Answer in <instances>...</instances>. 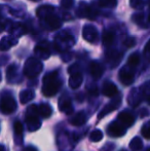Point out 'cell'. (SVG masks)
Here are the masks:
<instances>
[{
  "label": "cell",
  "mask_w": 150,
  "mask_h": 151,
  "mask_svg": "<svg viewBox=\"0 0 150 151\" xmlns=\"http://www.w3.org/2000/svg\"><path fill=\"white\" fill-rule=\"evenodd\" d=\"M14 136L18 138H20L22 140V136L24 133V127H23V123L19 120H16L14 123Z\"/></svg>",
  "instance_id": "28"
},
{
  "label": "cell",
  "mask_w": 150,
  "mask_h": 151,
  "mask_svg": "<svg viewBox=\"0 0 150 151\" xmlns=\"http://www.w3.org/2000/svg\"><path fill=\"white\" fill-rule=\"evenodd\" d=\"M140 91L142 93L143 98L150 104V81L143 84L140 88Z\"/></svg>",
  "instance_id": "30"
},
{
  "label": "cell",
  "mask_w": 150,
  "mask_h": 151,
  "mask_svg": "<svg viewBox=\"0 0 150 151\" xmlns=\"http://www.w3.org/2000/svg\"><path fill=\"white\" fill-rule=\"evenodd\" d=\"M27 114L29 115H39V110H38V106L36 105H30L27 109Z\"/></svg>",
  "instance_id": "37"
},
{
  "label": "cell",
  "mask_w": 150,
  "mask_h": 151,
  "mask_svg": "<svg viewBox=\"0 0 150 151\" xmlns=\"http://www.w3.org/2000/svg\"><path fill=\"white\" fill-rule=\"evenodd\" d=\"M59 109L67 114H71L73 112L74 109H73L72 101L68 95L64 93L63 96H61V98L59 99Z\"/></svg>",
  "instance_id": "10"
},
{
  "label": "cell",
  "mask_w": 150,
  "mask_h": 151,
  "mask_svg": "<svg viewBox=\"0 0 150 151\" xmlns=\"http://www.w3.org/2000/svg\"><path fill=\"white\" fill-rule=\"evenodd\" d=\"M0 151H5V148H4V146L0 145Z\"/></svg>",
  "instance_id": "46"
},
{
  "label": "cell",
  "mask_w": 150,
  "mask_h": 151,
  "mask_svg": "<svg viewBox=\"0 0 150 151\" xmlns=\"http://www.w3.org/2000/svg\"><path fill=\"white\" fill-rule=\"evenodd\" d=\"M122 59V52H118L116 50H111L106 52V61L110 65L111 68L115 67L119 64Z\"/></svg>",
  "instance_id": "13"
},
{
  "label": "cell",
  "mask_w": 150,
  "mask_h": 151,
  "mask_svg": "<svg viewBox=\"0 0 150 151\" xmlns=\"http://www.w3.org/2000/svg\"><path fill=\"white\" fill-rule=\"evenodd\" d=\"M35 93L32 90H24L20 93V102L22 104H27L30 101H32Z\"/></svg>",
  "instance_id": "23"
},
{
  "label": "cell",
  "mask_w": 150,
  "mask_h": 151,
  "mask_svg": "<svg viewBox=\"0 0 150 151\" xmlns=\"http://www.w3.org/2000/svg\"><path fill=\"white\" fill-rule=\"evenodd\" d=\"M140 63V55L138 52H134L132 54L128 59V66L132 68H135L136 66H138V64Z\"/></svg>",
  "instance_id": "29"
},
{
  "label": "cell",
  "mask_w": 150,
  "mask_h": 151,
  "mask_svg": "<svg viewBox=\"0 0 150 151\" xmlns=\"http://www.w3.org/2000/svg\"><path fill=\"white\" fill-rule=\"evenodd\" d=\"M75 43V39L69 32H61L55 37V47L58 52H66Z\"/></svg>",
  "instance_id": "2"
},
{
  "label": "cell",
  "mask_w": 150,
  "mask_h": 151,
  "mask_svg": "<svg viewBox=\"0 0 150 151\" xmlns=\"http://www.w3.org/2000/svg\"><path fill=\"white\" fill-rule=\"evenodd\" d=\"M90 141L93 142H99L103 139V133L100 131V129H95L94 132H92L90 136Z\"/></svg>",
  "instance_id": "34"
},
{
  "label": "cell",
  "mask_w": 150,
  "mask_h": 151,
  "mask_svg": "<svg viewBox=\"0 0 150 151\" xmlns=\"http://www.w3.org/2000/svg\"><path fill=\"white\" fill-rule=\"evenodd\" d=\"M142 135H143V137L146 138V139H150V123H147V124L143 125Z\"/></svg>",
  "instance_id": "39"
},
{
  "label": "cell",
  "mask_w": 150,
  "mask_h": 151,
  "mask_svg": "<svg viewBox=\"0 0 150 151\" xmlns=\"http://www.w3.org/2000/svg\"><path fill=\"white\" fill-rule=\"evenodd\" d=\"M130 148L132 151H140L143 148V142L140 137H135L134 139L131 141Z\"/></svg>",
  "instance_id": "27"
},
{
  "label": "cell",
  "mask_w": 150,
  "mask_h": 151,
  "mask_svg": "<svg viewBox=\"0 0 150 151\" xmlns=\"http://www.w3.org/2000/svg\"><path fill=\"white\" fill-rule=\"evenodd\" d=\"M132 20L134 21L136 24L140 25V26L142 27H146V24H145L144 22V14H135L134 16L132 17Z\"/></svg>",
  "instance_id": "33"
},
{
  "label": "cell",
  "mask_w": 150,
  "mask_h": 151,
  "mask_svg": "<svg viewBox=\"0 0 150 151\" xmlns=\"http://www.w3.org/2000/svg\"><path fill=\"white\" fill-rule=\"evenodd\" d=\"M120 103H121V98H120L119 96H117L116 98H114V99L108 104V105L105 106V107L103 108L102 111L99 113L98 118H99V119H101V118H103L105 115H107L108 113H110V112H112V111H114V110H116L118 107H119Z\"/></svg>",
  "instance_id": "11"
},
{
  "label": "cell",
  "mask_w": 150,
  "mask_h": 151,
  "mask_svg": "<svg viewBox=\"0 0 150 151\" xmlns=\"http://www.w3.org/2000/svg\"><path fill=\"white\" fill-rule=\"evenodd\" d=\"M38 110H39V115L42 118H48L52 113V108L47 103H42L40 106H38Z\"/></svg>",
  "instance_id": "24"
},
{
  "label": "cell",
  "mask_w": 150,
  "mask_h": 151,
  "mask_svg": "<svg viewBox=\"0 0 150 151\" xmlns=\"http://www.w3.org/2000/svg\"><path fill=\"white\" fill-rule=\"evenodd\" d=\"M82 37L88 42H96L99 38L98 30L95 26L85 25L82 29Z\"/></svg>",
  "instance_id": "9"
},
{
  "label": "cell",
  "mask_w": 150,
  "mask_h": 151,
  "mask_svg": "<svg viewBox=\"0 0 150 151\" xmlns=\"http://www.w3.org/2000/svg\"><path fill=\"white\" fill-rule=\"evenodd\" d=\"M90 73L94 79H99L104 73V67L99 62L93 61L90 64Z\"/></svg>",
  "instance_id": "16"
},
{
  "label": "cell",
  "mask_w": 150,
  "mask_h": 151,
  "mask_svg": "<svg viewBox=\"0 0 150 151\" xmlns=\"http://www.w3.org/2000/svg\"><path fill=\"white\" fill-rule=\"evenodd\" d=\"M118 121L124 125L126 127H132L135 122V116L128 111H122L118 114Z\"/></svg>",
  "instance_id": "17"
},
{
  "label": "cell",
  "mask_w": 150,
  "mask_h": 151,
  "mask_svg": "<svg viewBox=\"0 0 150 151\" xmlns=\"http://www.w3.org/2000/svg\"><path fill=\"white\" fill-rule=\"evenodd\" d=\"M17 110V102L11 96L6 95L0 99V111L4 114H11Z\"/></svg>",
  "instance_id": "4"
},
{
  "label": "cell",
  "mask_w": 150,
  "mask_h": 151,
  "mask_svg": "<svg viewBox=\"0 0 150 151\" xmlns=\"http://www.w3.org/2000/svg\"><path fill=\"white\" fill-rule=\"evenodd\" d=\"M40 22L43 24L44 28H46L47 30H50V31L58 30V29L62 26V21H61V19L59 18L55 12L48 14L47 17H45V18L42 21H40Z\"/></svg>",
  "instance_id": "5"
},
{
  "label": "cell",
  "mask_w": 150,
  "mask_h": 151,
  "mask_svg": "<svg viewBox=\"0 0 150 151\" xmlns=\"http://www.w3.org/2000/svg\"><path fill=\"white\" fill-rule=\"evenodd\" d=\"M1 79H2V76H1V72H0V81H1Z\"/></svg>",
  "instance_id": "47"
},
{
  "label": "cell",
  "mask_w": 150,
  "mask_h": 151,
  "mask_svg": "<svg viewBox=\"0 0 150 151\" xmlns=\"http://www.w3.org/2000/svg\"><path fill=\"white\" fill-rule=\"evenodd\" d=\"M142 99H143V96H142V93H141L140 88H134V90L131 91L130 95H128V101L131 106L137 107V106L141 103Z\"/></svg>",
  "instance_id": "14"
},
{
  "label": "cell",
  "mask_w": 150,
  "mask_h": 151,
  "mask_svg": "<svg viewBox=\"0 0 150 151\" xmlns=\"http://www.w3.org/2000/svg\"><path fill=\"white\" fill-rule=\"evenodd\" d=\"M102 41L105 46H110L114 41V33L111 31H105L102 36Z\"/></svg>",
  "instance_id": "26"
},
{
  "label": "cell",
  "mask_w": 150,
  "mask_h": 151,
  "mask_svg": "<svg viewBox=\"0 0 150 151\" xmlns=\"http://www.w3.org/2000/svg\"><path fill=\"white\" fill-rule=\"evenodd\" d=\"M19 42L18 37L14 35H8V36H4L1 38L0 40V50L2 52H6L9 48H11L12 46L17 45Z\"/></svg>",
  "instance_id": "12"
},
{
  "label": "cell",
  "mask_w": 150,
  "mask_h": 151,
  "mask_svg": "<svg viewBox=\"0 0 150 151\" xmlns=\"http://www.w3.org/2000/svg\"><path fill=\"white\" fill-rule=\"evenodd\" d=\"M120 151H126V150H120Z\"/></svg>",
  "instance_id": "50"
},
{
  "label": "cell",
  "mask_w": 150,
  "mask_h": 151,
  "mask_svg": "<svg viewBox=\"0 0 150 151\" xmlns=\"http://www.w3.org/2000/svg\"><path fill=\"white\" fill-rule=\"evenodd\" d=\"M126 133V127L119 121H113L107 127V134L110 137L116 138V137H121Z\"/></svg>",
  "instance_id": "7"
},
{
  "label": "cell",
  "mask_w": 150,
  "mask_h": 151,
  "mask_svg": "<svg viewBox=\"0 0 150 151\" xmlns=\"http://www.w3.org/2000/svg\"><path fill=\"white\" fill-rule=\"evenodd\" d=\"M43 70V65L38 58H29L24 65V74L28 78L37 77Z\"/></svg>",
  "instance_id": "3"
},
{
  "label": "cell",
  "mask_w": 150,
  "mask_h": 151,
  "mask_svg": "<svg viewBox=\"0 0 150 151\" xmlns=\"http://www.w3.org/2000/svg\"><path fill=\"white\" fill-rule=\"evenodd\" d=\"M119 80L124 86H131L135 80V74L133 68L130 66L123 67L119 71Z\"/></svg>",
  "instance_id": "8"
},
{
  "label": "cell",
  "mask_w": 150,
  "mask_h": 151,
  "mask_svg": "<svg viewBox=\"0 0 150 151\" xmlns=\"http://www.w3.org/2000/svg\"><path fill=\"white\" fill-rule=\"evenodd\" d=\"M31 1H35V2H37V1H40V0H31Z\"/></svg>",
  "instance_id": "48"
},
{
  "label": "cell",
  "mask_w": 150,
  "mask_h": 151,
  "mask_svg": "<svg viewBox=\"0 0 150 151\" xmlns=\"http://www.w3.org/2000/svg\"><path fill=\"white\" fill-rule=\"evenodd\" d=\"M34 52L36 58L39 60H47L50 57V50L48 46H45L44 44H38L34 48Z\"/></svg>",
  "instance_id": "18"
},
{
  "label": "cell",
  "mask_w": 150,
  "mask_h": 151,
  "mask_svg": "<svg viewBox=\"0 0 150 151\" xmlns=\"http://www.w3.org/2000/svg\"><path fill=\"white\" fill-rule=\"evenodd\" d=\"M88 93H90L92 96H94V97H96V96H98V93H99L98 88H97L96 86H94L92 88H88Z\"/></svg>",
  "instance_id": "42"
},
{
  "label": "cell",
  "mask_w": 150,
  "mask_h": 151,
  "mask_svg": "<svg viewBox=\"0 0 150 151\" xmlns=\"http://www.w3.org/2000/svg\"><path fill=\"white\" fill-rule=\"evenodd\" d=\"M75 0H61V6L64 9H70L74 5Z\"/></svg>",
  "instance_id": "38"
},
{
  "label": "cell",
  "mask_w": 150,
  "mask_h": 151,
  "mask_svg": "<svg viewBox=\"0 0 150 151\" xmlns=\"http://www.w3.org/2000/svg\"><path fill=\"white\" fill-rule=\"evenodd\" d=\"M55 12V7L52 5H48V4H45V5H41L37 8L36 10V16L38 17L40 21L43 20L45 17H47L48 14Z\"/></svg>",
  "instance_id": "21"
},
{
  "label": "cell",
  "mask_w": 150,
  "mask_h": 151,
  "mask_svg": "<svg viewBox=\"0 0 150 151\" xmlns=\"http://www.w3.org/2000/svg\"><path fill=\"white\" fill-rule=\"evenodd\" d=\"M18 75V70H17V66L16 65H10L9 67L6 70V77L7 80L9 82H14V79L17 78Z\"/></svg>",
  "instance_id": "25"
},
{
  "label": "cell",
  "mask_w": 150,
  "mask_h": 151,
  "mask_svg": "<svg viewBox=\"0 0 150 151\" xmlns=\"http://www.w3.org/2000/svg\"><path fill=\"white\" fill-rule=\"evenodd\" d=\"M116 0H99V5L104 8H113L116 6Z\"/></svg>",
  "instance_id": "32"
},
{
  "label": "cell",
  "mask_w": 150,
  "mask_h": 151,
  "mask_svg": "<svg viewBox=\"0 0 150 151\" xmlns=\"http://www.w3.org/2000/svg\"><path fill=\"white\" fill-rule=\"evenodd\" d=\"M82 81H83V76H82L81 72H77V73L70 74V78H69V86L73 90L78 88L81 86Z\"/></svg>",
  "instance_id": "20"
},
{
  "label": "cell",
  "mask_w": 150,
  "mask_h": 151,
  "mask_svg": "<svg viewBox=\"0 0 150 151\" xmlns=\"http://www.w3.org/2000/svg\"><path fill=\"white\" fill-rule=\"evenodd\" d=\"M69 74H73V73H77V72H80V67L78 64H74V65L70 66L68 69Z\"/></svg>",
  "instance_id": "40"
},
{
  "label": "cell",
  "mask_w": 150,
  "mask_h": 151,
  "mask_svg": "<svg viewBox=\"0 0 150 151\" xmlns=\"http://www.w3.org/2000/svg\"><path fill=\"white\" fill-rule=\"evenodd\" d=\"M148 6H149V14H148V23L150 24V0H148Z\"/></svg>",
  "instance_id": "45"
},
{
  "label": "cell",
  "mask_w": 150,
  "mask_h": 151,
  "mask_svg": "<svg viewBox=\"0 0 150 151\" xmlns=\"http://www.w3.org/2000/svg\"><path fill=\"white\" fill-rule=\"evenodd\" d=\"M24 151H38V150L35 147H33V146H27L24 149Z\"/></svg>",
  "instance_id": "43"
},
{
  "label": "cell",
  "mask_w": 150,
  "mask_h": 151,
  "mask_svg": "<svg viewBox=\"0 0 150 151\" xmlns=\"http://www.w3.org/2000/svg\"><path fill=\"white\" fill-rule=\"evenodd\" d=\"M4 29H5V27H4V24L1 22V21H0V32H2V31L4 30Z\"/></svg>",
  "instance_id": "44"
},
{
  "label": "cell",
  "mask_w": 150,
  "mask_h": 151,
  "mask_svg": "<svg viewBox=\"0 0 150 151\" xmlns=\"http://www.w3.org/2000/svg\"><path fill=\"white\" fill-rule=\"evenodd\" d=\"M135 44H136V38L135 37H126L123 41V45L128 48L135 46Z\"/></svg>",
  "instance_id": "36"
},
{
  "label": "cell",
  "mask_w": 150,
  "mask_h": 151,
  "mask_svg": "<svg viewBox=\"0 0 150 151\" xmlns=\"http://www.w3.org/2000/svg\"><path fill=\"white\" fill-rule=\"evenodd\" d=\"M10 32H11V35H14V36H16V37H17L18 33H19V35H23L25 32H27V29H26V27H25L24 25L16 24L14 26H12Z\"/></svg>",
  "instance_id": "31"
},
{
  "label": "cell",
  "mask_w": 150,
  "mask_h": 151,
  "mask_svg": "<svg viewBox=\"0 0 150 151\" xmlns=\"http://www.w3.org/2000/svg\"><path fill=\"white\" fill-rule=\"evenodd\" d=\"M62 86V80L59 77L58 71H52L47 73L43 77V86H42V93L45 97H54Z\"/></svg>",
  "instance_id": "1"
},
{
  "label": "cell",
  "mask_w": 150,
  "mask_h": 151,
  "mask_svg": "<svg viewBox=\"0 0 150 151\" xmlns=\"http://www.w3.org/2000/svg\"><path fill=\"white\" fill-rule=\"evenodd\" d=\"M26 124L30 132H34L40 129L41 121L38 118V115H29L26 114Z\"/></svg>",
  "instance_id": "15"
},
{
  "label": "cell",
  "mask_w": 150,
  "mask_h": 151,
  "mask_svg": "<svg viewBox=\"0 0 150 151\" xmlns=\"http://www.w3.org/2000/svg\"><path fill=\"white\" fill-rule=\"evenodd\" d=\"M102 93L104 96L109 98H112L116 93H118L117 90V86L111 81H106L104 84H103V88H102Z\"/></svg>",
  "instance_id": "19"
},
{
  "label": "cell",
  "mask_w": 150,
  "mask_h": 151,
  "mask_svg": "<svg viewBox=\"0 0 150 151\" xmlns=\"http://www.w3.org/2000/svg\"><path fill=\"white\" fill-rule=\"evenodd\" d=\"M88 120V117H86V114L84 113L83 111H79L78 113H76L72 118H71L70 122L72 123L75 127H80V125L84 124Z\"/></svg>",
  "instance_id": "22"
},
{
  "label": "cell",
  "mask_w": 150,
  "mask_h": 151,
  "mask_svg": "<svg viewBox=\"0 0 150 151\" xmlns=\"http://www.w3.org/2000/svg\"><path fill=\"white\" fill-rule=\"evenodd\" d=\"M147 151H150V148H149V149H147Z\"/></svg>",
  "instance_id": "49"
},
{
  "label": "cell",
  "mask_w": 150,
  "mask_h": 151,
  "mask_svg": "<svg viewBox=\"0 0 150 151\" xmlns=\"http://www.w3.org/2000/svg\"><path fill=\"white\" fill-rule=\"evenodd\" d=\"M144 54L147 58H150V39L148 40V42H147L144 47Z\"/></svg>",
  "instance_id": "41"
},
{
  "label": "cell",
  "mask_w": 150,
  "mask_h": 151,
  "mask_svg": "<svg viewBox=\"0 0 150 151\" xmlns=\"http://www.w3.org/2000/svg\"><path fill=\"white\" fill-rule=\"evenodd\" d=\"M76 14H77L79 18H86V19H88V20H95L97 16V12H96V10L90 7L88 3L81 1L78 4Z\"/></svg>",
  "instance_id": "6"
},
{
  "label": "cell",
  "mask_w": 150,
  "mask_h": 151,
  "mask_svg": "<svg viewBox=\"0 0 150 151\" xmlns=\"http://www.w3.org/2000/svg\"><path fill=\"white\" fill-rule=\"evenodd\" d=\"M130 5L135 9H141L144 6V0H130Z\"/></svg>",
  "instance_id": "35"
}]
</instances>
